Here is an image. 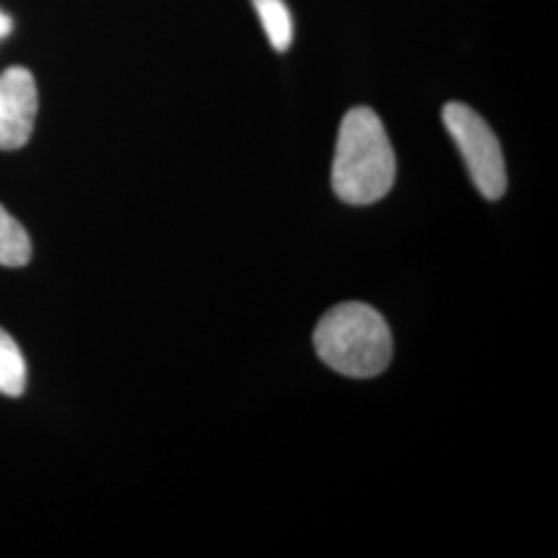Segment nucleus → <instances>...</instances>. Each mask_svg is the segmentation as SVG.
Masks as SVG:
<instances>
[{"label": "nucleus", "mask_w": 558, "mask_h": 558, "mask_svg": "<svg viewBox=\"0 0 558 558\" xmlns=\"http://www.w3.org/2000/svg\"><path fill=\"white\" fill-rule=\"evenodd\" d=\"M398 161L379 117L371 108H352L339 124L331 186L348 205H373L393 189Z\"/></svg>", "instance_id": "1"}, {"label": "nucleus", "mask_w": 558, "mask_h": 558, "mask_svg": "<svg viewBox=\"0 0 558 558\" xmlns=\"http://www.w3.org/2000/svg\"><path fill=\"white\" fill-rule=\"evenodd\" d=\"M313 343L331 371L350 379H373L393 359V336L385 317L364 302H341L320 317Z\"/></svg>", "instance_id": "2"}, {"label": "nucleus", "mask_w": 558, "mask_h": 558, "mask_svg": "<svg viewBox=\"0 0 558 558\" xmlns=\"http://www.w3.org/2000/svg\"><path fill=\"white\" fill-rule=\"evenodd\" d=\"M442 124L456 141L480 195L499 201L507 191V168L499 140L488 122L468 104L449 101L442 108Z\"/></svg>", "instance_id": "3"}, {"label": "nucleus", "mask_w": 558, "mask_h": 558, "mask_svg": "<svg viewBox=\"0 0 558 558\" xmlns=\"http://www.w3.org/2000/svg\"><path fill=\"white\" fill-rule=\"evenodd\" d=\"M38 114V87L23 66L0 75V149H21L34 133Z\"/></svg>", "instance_id": "4"}, {"label": "nucleus", "mask_w": 558, "mask_h": 558, "mask_svg": "<svg viewBox=\"0 0 558 558\" xmlns=\"http://www.w3.org/2000/svg\"><path fill=\"white\" fill-rule=\"evenodd\" d=\"M265 36L276 52H286L294 40V23L283 0H253Z\"/></svg>", "instance_id": "5"}, {"label": "nucleus", "mask_w": 558, "mask_h": 558, "mask_svg": "<svg viewBox=\"0 0 558 558\" xmlns=\"http://www.w3.org/2000/svg\"><path fill=\"white\" fill-rule=\"evenodd\" d=\"M32 259V242L25 228L0 205V265L23 267Z\"/></svg>", "instance_id": "6"}, {"label": "nucleus", "mask_w": 558, "mask_h": 558, "mask_svg": "<svg viewBox=\"0 0 558 558\" xmlns=\"http://www.w3.org/2000/svg\"><path fill=\"white\" fill-rule=\"evenodd\" d=\"M27 371L20 345L0 329V393L9 398H20L25 391Z\"/></svg>", "instance_id": "7"}, {"label": "nucleus", "mask_w": 558, "mask_h": 558, "mask_svg": "<svg viewBox=\"0 0 558 558\" xmlns=\"http://www.w3.org/2000/svg\"><path fill=\"white\" fill-rule=\"evenodd\" d=\"M11 29H13V21L9 20V15H4V13L0 11V40H2L4 36H9Z\"/></svg>", "instance_id": "8"}]
</instances>
